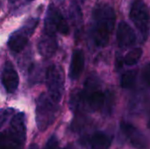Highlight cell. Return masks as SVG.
<instances>
[{
  "mask_svg": "<svg viewBox=\"0 0 150 149\" xmlns=\"http://www.w3.org/2000/svg\"><path fill=\"white\" fill-rule=\"evenodd\" d=\"M93 24L91 37L98 47H105L114 29L116 15L114 10L107 4H98L92 12Z\"/></svg>",
  "mask_w": 150,
  "mask_h": 149,
  "instance_id": "cell-1",
  "label": "cell"
},
{
  "mask_svg": "<svg viewBox=\"0 0 150 149\" xmlns=\"http://www.w3.org/2000/svg\"><path fill=\"white\" fill-rule=\"evenodd\" d=\"M112 97L108 91L104 92L98 90V85L94 77H89L84 84V89L78 97L72 98V103H85L91 111L109 112Z\"/></svg>",
  "mask_w": 150,
  "mask_h": 149,
  "instance_id": "cell-2",
  "label": "cell"
},
{
  "mask_svg": "<svg viewBox=\"0 0 150 149\" xmlns=\"http://www.w3.org/2000/svg\"><path fill=\"white\" fill-rule=\"evenodd\" d=\"M58 106L46 93H41L36 100L35 119L40 131L47 130L54 121Z\"/></svg>",
  "mask_w": 150,
  "mask_h": 149,
  "instance_id": "cell-3",
  "label": "cell"
},
{
  "mask_svg": "<svg viewBox=\"0 0 150 149\" xmlns=\"http://www.w3.org/2000/svg\"><path fill=\"white\" fill-rule=\"evenodd\" d=\"M39 24V18H31L25 21V23L17 31L13 32L9 38L8 47L13 53L21 52L28 43L29 38L33 35L37 25Z\"/></svg>",
  "mask_w": 150,
  "mask_h": 149,
  "instance_id": "cell-4",
  "label": "cell"
},
{
  "mask_svg": "<svg viewBox=\"0 0 150 149\" xmlns=\"http://www.w3.org/2000/svg\"><path fill=\"white\" fill-rule=\"evenodd\" d=\"M129 17L143 40H146L150 32V14L147 4L142 0L134 1L130 8Z\"/></svg>",
  "mask_w": 150,
  "mask_h": 149,
  "instance_id": "cell-5",
  "label": "cell"
},
{
  "mask_svg": "<svg viewBox=\"0 0 150 149\" xmlns=\"http://www.w3.org/2000/svg\"><path fill=\"white\" fill-rule=\"evenodd\" d=\"M43 32L54 35H56L57 32L67 35L69 32L68 22L62 16L60 10L53 4L48 5L45 18Z\"/></svg>",
  "mask_w": 150,
  "mask_h": 149,
  "instance_id": "cell-6",
  "label": "cell"
},
{
  "mask_svg": "<svg viewBox=\"0 0 150 149\" xmlns=\"http://www.w3.org/2000/svg\"><path fill=\"white\" fill-rule=\"evenodd\" d=\"M47 87L51 99L58 104L64 91V73L62 68L57 65H52L47 71Z\"/></svg>",
  "mask_w": 150,
  "mask_h": 149,
  "instance_id": "cell-7",
  "label": "cell"
},
{
  "mask_svg": "<svg viewBox=\"0 0 150 149\" xmlns=\"http://www.w3.org/2000/svg\"><path fill=\"white\" fill-rule=\"evenodd\" d=\"M120 129L125 137L129 141L131 145L136 149H147L149 146V141L144 133L134 125L121 121Z\"/></svg>",
  "mask_w": 150,
  "mask_h": 149,
  "instance_id": "cell-8",
  "label": "cell"
},
{
  "mask_svg": "<svg viewBox=\"0 0 150 149\" xmlns=\"http://www.w3.org/2000/svg\"><path fill=\"white\" fill-rule=\"evenodd\" d=\"M2 84L8 93H13L18 86V75L11 61H6L2 71Z\"/></svg>",
  "mask_w": 150,
  "mask_h": 149,
  "instance_id": "cell-9",
  "label": "cell"
},
{
  "mask_svg": "<svg viewBox=\"0 0 150 149\" xmlns=\"http://www.w3.org/2000/svg\"><path fill=\"white\" fill-rule=\"evenodd\" d=\"M136 42V35L132 27L125 21L120 22L117 28V43L121 48L129 47Z\"/></svg>",
  "mask_w": 150,
  "mask_h": 149,
  "instance_id": "cell-10",
  "label": "cell"
},
{
  "mask_svg": "<svg viewBox=\"0 0 150 149\" xmlns=\"http://www.w3.org/2000/svg\"><path fill=\"white\" fill-rule=\"evenodd\" d=\"M57 47H58V43H57L56 35L43 32L38 44L39 53L42 56L46 58H49L55 54Z\"/></svg>",
  "mask_w": 150,
  "mask_h": 149,
  "instance_id": "cell-11",
  "label": "cell"
},
{
  "mask_svg": "<svg viewBox=\"0 0 150 149\" xmlns=\"http://www.w3.org/2000/svg\"><path fill=\"white\" fill-rule=\"evenodd\" d=\"M84 68V54L81 49H76L71 57L69 76L71 80H77Z\"/></svg>",
  "mask_w": 150,
  "mask_h": 149,
  "instance_id": "cell-12",
  "label": "cell"
},
{
  "mask_svg": "<svg viewBox=\"0 0 150 149\" xmlns=\"http://www.w3.org/2000/svg\"><path fill=\"white\" fill-rule=\"evenodd\" d=\"M25 141L8 129L0 133V149H22Z\"/></svg>",
  "mask_w": 150,
  "mask_h": 149,
  "instance_id": "cell-13",
  "label": "cell"
},
{
  "mask_svg": "<svg viewBox=\"0 0 150 149\" xmlns=\"http://www.w3.org/2000/svg\"><path fill=\"white\" fill-rule=\"evenodd\" d=\"M89 143L92 149H108L111 146V138L103 132H96L90 138Z\"/></svg>",
  "mask_w": 150,
  "mask_h": 149,
  "instance_id": "cell-14",
  "label": "cell"
},
{
  "mask_svg": "<svg viewBox=\"0 0 150 149\" xmlns=\"http://www.w3.org/2000/svg\"><path fill=\"white\" fill-rule=\"evenodd\" d=\"M137 77V70L132 69L126 71L122 76L120 79V85L124 89H129L133 87L136 82Z\"/></svg>",
  "mask_w": 150,
  "mask_h": 149,
  "instance_id": "cell-15",
  "label": "cell"
},
{
  "mask_svg": "<svg viewBox=\"0 0 150 149\" xmlns=\"http://www.w3.org/2000/svg\"><path fill=\"white\" fill-rule=\"evenodd\" d=\"M143 54V51L141 47H136L129 51L124 57V63L127 66H133L135 65L141 59L142 55Z\"/></svg>",
  "mask_w": 150,
  "mask_h": 149,
  "instance_id": "cell-16",
  "label": "cell"
},
{
  "mask_svg": "<svg viewBox=\"0 0 150 149\" xmlns=\"http://www.w3.org/2000/svg\"><path fill=\"white\" fill-rule=\"evenodd\" d=\"M13 112V109H0V128L7 122Z\"/></svg>",
  "mask_w": 150,
  "mask_h": 149,
  "instance_id": "cell-17",
  "label": "cell"
},
{
  "mask_svg": "<svg viewBox=\"0 0 150 149\" xmlns=\"http://www.w3.org/2000/svg\"><path fill=\"white\" fill-rule=\"evenodd\" d=\"M142 78L145 85L150 86V61L144 65L142 72Z\"/></svg>",
  "mask_w": 150,
  "mask_h": 149,
  "instance_id": "cell-18",
  "label": "cell"
},
{
  "mask_svg": "<svg viewBox=\"0 0 150 149\" xmlns=\"http://www.w3.org/2000/svg\"><path fill=\"white\" fill-rule=\"evenodd\" d=\"M45 149H59V142L55 135H52L48 139Z\"/></svg>",
  "mask_w": 150,
  "mask_h": 149,
  "instance_id": "cell-19",
  "label": "cell"
},
{
  "mask_svg": "<svg viewBox=\"0 0 150 149\" xmlns=\"http://www.w3.org/2000/svg\"><path fill=\"white\" fill-rule=\"evenodd\" d=\"M28 149H38V146L35 145V144H33V145H31V146L29 147V148Z\"/></svg>",
  "mask_w": 150,
  "mask_h": 149,
  "instance_id": "cell-20",
  "label": "cell"
},
{
  "mask_svg": "<svg viewBox=\"0 0 150 149\" xmlns=\"http://www.w3.org/2000/svg\"><path fill=\"white\" fill-rule=\"evenodd\" d=\"M148 127H149V129L150 130V120L149 121V123H148Z\"/></svg>",
  "mask_w": 150,
  "mask_h": 149,
  "instance_id": "cell-21",
  "label": "cell"
},
{
  "mask_svg": "<svg viewBox=\"0 0 150 149\" xmlns=\"http://www.w3.org/2000/svg\"><path fill=\"white\" fill-rule=\"evenodd\" d=\"M1 5H2V3H1V1H0V9H1Z\"/></svg>",
  "mask_w": 150,
  "mask_h": 149,
  "instance_id": "cell-22",
  "label": "cell"
},
{
  "mask_svg": "<svg viewBox=\"0 0 150 149\" xmlns=\"http://www.w3.org/2000/svg\"><path fill=\"white\" fill-rule=\"evenodd\" d=\"M27 1H29V2H30V1H33V0H27Z\"/></svg>",
  "mask_w": 150,
  "mask_h": 149,
  "instance_id": "cell-23",
  "label": "cell"
},
{
  "mask_svg": "<svg viewBox=\"0 0 150 149\" xmlns=\"http://www.w3.org/2000/svg\"><path fill=\"white\" fill-rule=\"evenodd\" d=\"M65 149H71V148H65Z\"/></svg>",
  "mask_w": 150,
  "mask_h": 149,
  "instance_id": "cell-24",
  "label": "cell"
}]
</instances>
